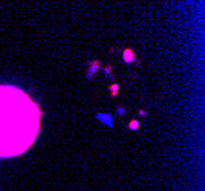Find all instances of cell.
Here are the masks:
<instances>
[{"label": "cell", "mask_w": 205, "mask_h": 191, "mask_svg": "<svg viewBox=\"0 0 205 191\" xmlns=\"http://www.w3.org/2000/svg\"><path fill=\"white\" fill-rule=\"evenodd\" d=\"M31 99L15 87H0V156H12L26 150L39 133V112L8 121L11 115Z\"/></svg>", "instance_id": "6da1fadb"}, {"label": "cell", "mask_w": 205, "mask_h": 191, "mask_svg": "<svg viewBox=\"0 0 205 191\" xmlns=\"http://www.w3.org/2000/svg\"><path fill=\"white\" fill-rule=\"evenodd\" d=\"M96 119H99L101 122H104L107 127H112L113 126V119H112L110 115H107V113H98L96 115Z\"/></svg>", "instance_id": "7a4b0ae2"}, {"label": "cell", "mask_w": 205, "mask_h": 191, "mask_svg": "<svg viewBox=\"0 0 205 191\" xmlns=\"http://www.w3.org/2000/svg\"><path fill=\"white\" fill-rule=\"evenodd\" d=\"M98 67H99L98 61H93V63H92V66H90V69H89V72H87V75H86V76H87V80H90V78H92L93 73L98 70Z\"/></svg>", "instance_id": "3957f363"}, {"label": "cell", "mask_w": 205, "mask_h": 191, "mask_svg": "<svg viewBox=\"0 0 205 191\" xmlns=\"http://www.w3.org/2000/svg\"><path fill=\"white\" fill-rule=\"evenodd\" d=\"M123 58H124V61H126V63H132V61L135 60V57L132 55V52H130V51H126V52L123 54Z\"/></svg>", "instance_id": "277c9868"}, {"label": "cell", "mask_w": 205, "mask_h": 191, "mask_svg": "<svg viewBox=\"0 0 205 191\" xmlns=\"http://www.w3.org/2000/svg\"><path fill=\"white\" fill-rule=\"evenodd\" d=\"M136 129H138V122H136V121H132V122H130V130H136Z\"/></svg>", "instance_id": "5b68a950"}, {"label": "cell", "mask_w": 205, "mask_h": 191, "mask_svg": "<svg viewBox=\"0 0 205 191\" xmlns=\"http://www.w3.org/2000/svg\"><path fill=\"white\" fill-rule=\"evenodd\" d=\"M116 112H118V113H119V115H121V113H124V109H121V107H119V109H118V110H116Z\"/></svg>", "instance_id": "8992f818"}]
</instances>
